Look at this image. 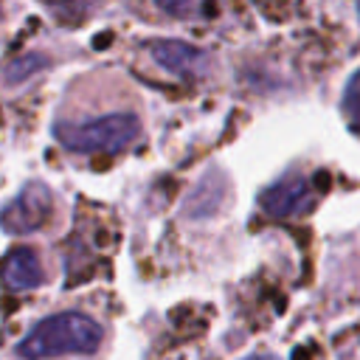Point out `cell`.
<instances>
[{
    "mask_svg": "<svg viewBox=\"0 0 360 360\" xmlns=\"http://www.w3.org/2000/svg\"><path fill=\"white\" fill-rule=\"evenodd\" d=\"M0 278L8 290H28V287H37L42 284V267H39V259L34 256V250L28 248H17L11 250L3 264H0Z\"/></svg>",
    "mask_w": 360,
    "mask_h": 360,
    "instance_id": "8992f818",
    "label": "cell"
},
{
    "mask_svg": "<svg viewBox=\"0 0 360 360\" xmlns=\"http://www.w3.org/2000/svg\"><path fill=\"white\" fill-rule=\"evenodd\" d=\"M53 135L73 152H118L141 135V121L129 112H112L87 124H56Z\"/></svg>",
    "mask_w": 360,
    "mask_h": 360,
    "instance_id": "7a4b0ae2",
    "label": "cell"
},
{
    "mask_svg": "<svg viewBox=\"0 0 360 360\" xmlns=\"http://www.w3.org/2000/svg\"><path fill=\"white\" fill-rule=\"evenodd\" d=\"M152 56L174 70V73H183V76H197L205 70L208 65V56L194 48V45H186V42H177V39H160V42H152Z\"/></svg>",
    "mask_w": 360,
    "mask_h": 360,
    "instance_id": "5b68a950",
    "label": "cell"
},
{
    "mask_svg": "<svg viewBox=\"0 0 360 360\" xmlns=\"http://www.w3.org/2000/svg\"><path fill=\"white\" fill-rule=\"evenodd\" d=\"M248 360H276L273 354H256V357H248Z\"/></svg>",
    "mask_w": 360,
    "mask_h": 360,
    "instance_id": "ba28073f",
    "label": "cell"
},
{
    "mask_svg": "<svg viewBox=\"0 0 360 360\" xmlns=\"http://www.w3.org/2000/svg\"><path fill=\"white\" fill-rule=\"evenodd\" d=\"M312 200V191H309V180L304 177H292V180H281L270 188L262 191L259 202L267 214L273 217H292V214H301Z\"/></svg>",
    "mask_w": 360,
    "mask_h": 360,
    "instance_id": "277c9868",
    "label": "cell"
},
{
    "mask_svg": "<svg viewBox=\"0 0 360 360\" xmlns=\"http://www.w3.org/2000/svg\"><path fill=\"white\" fill-rule=\"evenodd\" d=\"M343 115H346V124L354 132H360V70L349 79L343 90Z\"/></svg>",
    "mask_w": 360,
    "mask_h": 360,
    "instance_id": "52a82bcc",
    "label": "cell"
},
{
    "mask_svg": "<svg viewBox=\"0 0 360 360\" xmlns=\"http://www.w3.org/2000/svg\"><path fill=\"white\" fill-rule=\"evenodd\" d=\"M51 214V191L42 183H28L11 202L0 211V225L8 233H31Z\"/></svg>",
    "mask_w": 360,
    "mask_h": 360,
    "instance_id": "3957f363",
    "label": "cell"
},
{
    "mask_svg": "<svg viewBox=\"0 0 360 360\" xmlns=\"http://www.w3.org/2000/svg\"><path fill=\"white\" fill-rule=\"evenodd\" d=\"M101 343V326L82 315V312H62V315H51L45 321H39L25 340L20 343V354L39 360V357H53V354H90L96 352Z\"/></svg>",
    "mask_w": 360,
    "mask_h": 360,
    "instance_id": "6da1fadb",
    "label": "cell"
}]
</instances>
